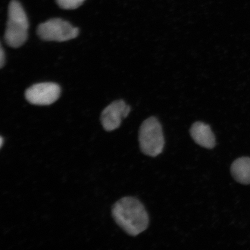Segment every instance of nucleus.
<instances>
[{"label":"nucleus","instance_id":"9b49d317","mask_svg":"<svg viewBox=\"0 0 250 250\" xmlns=\"http://www.w3.org/2000/svg\"><path fill=\"white\" fill-rule=\"evenodd\" d=\"M0 140H1V143H0V144H1V147H2L3 145V138L2 136L1 137V139H0Z\"/></svg>","mask_w":250,"mask_h":250},{"label":"nucleus","instance_id":"0eeeda50","mask_svg":"<svg viewBox=\"0 0 250 250\" xmlns=\"http://www.w3.org/2000/svg\"><path fill=\"white\" fill-rule=\"evenodd\" d=\"M189 132L193 141L202 147L212 149L216 145L214 134L208 124L196 122L192 125Z\"/></svg>","mask_w":250,"mask_h":250},{"label":"nucleus","instance_id":"f257e3e1","mask_svg":"<svg viewBox=\"0 0 250 250\" xmlns=\"http://www.w3.org/2000/svg\"><path fill=\"white\" fill-rule=\"evenodd\" d=\"M111 214L118 226L130 236L139 235L148 227L147 211L143 203L134 197H124L115 203Z\"/></svg>","mask_w":250,"mask_h":250},{"label":"nucleus","instance_id":"f03ea898","mask_svg":"<svg viewBox=\"0 0 250 250\" xmlns=\"http://www.w3.org/2000/svg\"><path fill=\"white\" fill-rule=\"evenodd\" d=\"M8 21L5 32L6 43L19 48L26 42L29 29L27 15L21 3L12 0L8 7Z\"/></svg>","mask_w":250,"mask_h":250},{"label":"nucleus","instance_id":"7ed1b4c3","mask_svg":"<svg viewBox=\"0 0 250 250\" xmlns=\"http://www.w3.org/2000/svg\"><path fill=\"white\" fill-rule=\"evenodd\" d=\"M139 142L141 151L146 155L156 157L163 152L165 138L157 118L151 117L144 121L139 129Z\"/></svg>","mask_w":250,"mask_h":250},{"label":"nucleus","instance_id":"1a4fd4ad","mask_svg":"<svg viewBox=\"0 0 250 250\" xmlns=\"http://www.w3.org/2000/svg\"><path fill=\"white\" fill-rule=\"evenodd\" d=\"M85 0H56L58 5L64 9H76L83 4Z\"/></svg>","mask_w":250,"mask_h":250},{"label":"nucleus","instance_id":"423d86ee","mask_svg":"<svg viewBox=\"0 0 250 250\" xmlns=\"http://www.w3.org/2000/svg\"><path fill=\"white\" fill-rule=\"evenodd\" d=\"M130 107L124 101L112 102L103 111L101 123L104 129L111 132L121 126L122 121L130 113Z\"/></svg>","mask_w":250,"mask_h":250},{"label":"nucleus","instance_id":"9d476101","mask_svg":"<svg viewBox=\"0 0 250 250\" xmlns=\"http://www.w3.org/2000/svg\"><path fill=\"white\" fill-rule=\"evenodd\" d=\"M5 63V53L3 50L2 46H1V50H0V66L2 68L4 66Z\"/></svg>","mask_w":250,"mask_h":250},{"label":"nucleus","instance_id":"20e7f679","mask_svg":"<svg viewBox=\"0 0 250 250\" xmlns=\"http://www.w3.org/2000/svg\"><path fill=\"white\" fill-rule=\"evenodd\" d=\"M37 33L43 40L62 42L76 38L79 30L67 21L55 18L40 24Z\"/></svg>","mask_w":250,"mask_h":250},{"label":"nucleus","instance_id":"6e6552de","mask_svg":"<svg viewBox=\"0 0 250 250\" xmlns=\"http://www.w3.org/2000/svg\"><path fill=\"white\" fill-rule=\"evenodd\" d=\"M231 174L237 182L248 185L250 184V158L242 157L233 162L230 167Z\"/></svg>","mask_w":250,"mask_h":250},{"label":"nucleus","instance_id":"39448f33","mask_svg":"<svg viewBox=\"0 0 250 250\" xmlns=\"http://www.w3.org/2000/svg\"><path fill=\"white\" fill-rule=\"evenodd\" d=\"M61 92V87L58 84L43 83L35 84L28 88L25 92V97L31 104L47 105L57 101Z\"/></svg>","mask_w":250,"mask_h":250}]
</instances>
